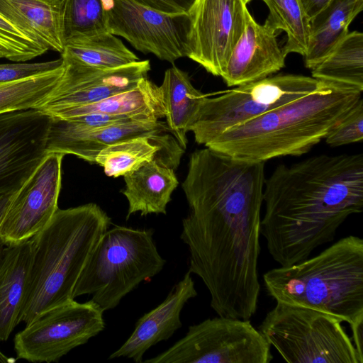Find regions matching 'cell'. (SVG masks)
Listing matches in <instances>:
<instances>
[{
  "instance_id": "cell-33",
  "label": "cell",
  "mask_w": 363,
  "mask_h": 363,
  "mask_svg": "<svg viewBox=\"0 0 363 363\" xmlns=\"http://www.w3.org/2000/svg\"><path fill=\"white\" fill-rule=\"evenodd\" d=\"M63 64L62 57L60 59L34 63H17L0 65V84L11 82L40 75L54 70Z\"/></svg>"
},
{
  "instance_id": "cell-29",
  "label": "cell",
  "mask_w": 363,
  "mask_h": 363,
  "mask_svg": "<svg viewBox=\"0 0 363 363\" xmlns=\"http://www.w3.org/2000/svg\"><path fill=\"white\" fill-rule=\"evenodd\" d=\"M64 64L48 72L0 84V114L40 107L57 86Z\"/></svg>"
},
{
  "instance_id": "cell-4",
  "label": "cell",
  "mask_w": 363,
  "mask_h": 363,
  "mask_svg": "<svg viewBox=\"0 0 363 363\" xmlns=\"http://www.w3.org/2000/svg\"><path fill=\"white\" fill-rule=\"evenodd\" d=\"M111 221L96 203L58 208L31 239L32 261L21 322L28 325L48 311L74 300L78 278Z\"/></svg>"
},
{
  "instance_id": "cell-22",
  "label": "cell",
  "mask_w": 363,
  "mask_h": 363,
  "mask_svg": "<svg viewBox=\"0 0 363 363\" xmlns=\"http://www.w3.org/2000/svg\"><path fill=\"white\" fill-rule=\"evenodd\" d=\"M123 177L125 187L122 193L128 203L126 219L138 212L142 216L167 213L172 194L179 184L174 169L154 160Z\"/></svg>"
},
{
  "instance_id": "cell-11",
  "label": "cell",
  "mask_w": 363,
  "mask_h": 363,
  "mask_svg": "<svg viewBox=\"0 0 363 363\" xmlns=\"http://www.w3.org/2000/svg\"><path fill=\"white\" fill-rule=\"evenodd\" d=\"M108 4L105 6L109 33L161 60L173 63L186 57L190 26L187 13H165L132 0H110Z\"/></svg>"
},
{
  "instance_id": "cell-2",
  "label": "cell",
  "mask_w": 363,
  "mask_h": 363,
  "mask_svg": "<svg viewBox=\"0 0 363 363\" xmlns=\"http://www.w3.org/2000/svg\"><path fill=\"white\" fill-rule=\"evenodd\" d=\"M260 234L280 267L308 258L363 208L362 154L315 155L264 180Z\"/></svg>"
},
{
  "instance_id": "cell-27",
  "label": "cell",
  "mask_w": 363,
  "mask_h": 363,
  "mask_svg": "<svg viewBox=\"0 0 363 363\" xmlns=\"http://www.w3.org/2000/svg\"><path fill=\"white\" fill-rule=\"evenodd\" d=\"M312 77L363 91V34L353 31L312 69Z\"/></svg>"
},
{
  "instance_id": "cell-7",
  "label": "cell",
  "mask_w": 363,
  "mask_h": 363,
  "mask_svg": "<svg viewBox=\"0 0 363 363\" xmlns=\"http://www.w3.org/2000/svg\"><path fill=\"white\" fill-rule=\"evenodd\" d=\"M342 322L315 309L277 302L257 329L289 363H363Z\"/></svg>"
},
{
  "instance_id": "cell-8",
  "label": "cell",
  "mask_w": 363,
  "mask_h": 363,
  "mask_svg": "<svg viewBox=\"0 0 363 363\" xmlns=\"http://www.w3.org/2000/svg\"><path fill=\"white\" fill-rule=\"evenodd\" d=\"M320 84L312 77L279 74L236 86L220 96H207L190 131L198 144L206 145L226 130L303 96Z\"/></svg>"
},
{
  "instance_id": "cell-16",
  "label": "cell",
  "mask_w": 363,
  "mask_h": 363,
  "mask_svg": "<svg viewBox=\"0 0 363 363\" xmlns=\"http://www.w3.org/2000/svg\"><path fill=\"white\" fill-rule=\"evenodd\" d=\"M285 58L277 33L257 23L250 13L220 77L228 86L252 82L279 71L285 66Z\"/></svg>"
},
{
  "instance_id": "cell-21",
  "label": "cell",
  "mask_w": 363,
  "mask_h": 363,
  "mask_svg": "<svg viewBox=\"0 0 363 363\" xmlns=\"http://www.w3.org/2000/svg\"><path fill=\"white\" fill-rule=\"evenodd\" d=\"M0 13L48 50L64 51L62 0H0Z\"/></svg>"
},
{
  "instance_id": "cell-20",
  "label": "cell",
  "mask_w": 363,
  "mask_h": 363,
  "mask_svg": "<svg viewBox=\"0 0 363 363\" xmlns=\"http://www.w3.org/2000/svg\"><path fill=\"white\" fill-rule=\"evenodd\" d=\"M31 261V239L6 246L0 262L1 341L21 322Z\"/></svg>"
},
{
  "instance_id": "cell-1",
  "label": "cell",
  "mask_w": 363,
  "mask_h": 363,
  "mask_svg": "<svg viewBox=\"0 0 363 363\" xmlns=\"http://www.w3.org/2000/svg\"><path fill=\"white\" fill-rule=\"evenodd\" d=\"M264 162L207 147L191 153L182 183L189 212L181 240L189 272L207 288L218 315L248 320L257 309Z\"/></svg>"
},
{
  "instance_id": "cell-25",
  "label": "cell",
  "mask_w": 363,
  "mask_h": 363,
  "mask_svg": "<svg viewBox=\"0 0 363 363\" xmlns=\"http://www.w3.org/2000/svg\"><path fill=\"white\" fill-rule=\"evenodd\" d=\"M363 9V0H331L310 20L305 66L313 69L348 34V27Z\"/></svg>"
},
{
  "instance_id": "cell-36",
  "label": "cell",
  "mask_w": 363,
  "mask_h": 363,
  "mask_svg": "<svg viewBox=\"0 0 363 363\" xmlns=\"http://www.w3.org/2000/svg\"><path fill=\"white\" fill-rule=\"evenodd\" d=\"M13 194H0V221ZM6 246V245L0 238V262L3 257Z\"/></svg>"
},
{
  "instance_id": "cell-19",
  "label": "cell",
  "mask_w": 363,
  "mask_h": 363,
  "mask_svg": "<svg viewBox=\"0 0 363 363\" xmlns=\"http://www.w3.org/2000/svg\"><path fill=\"white\" fill-rule=\"evenodd\" d=\"M184 151L172 134L161 138L138 136L106 146L95 161L106 175L116 178L154 160L176 169Z\"/></svg>"
},
{
  "instance_id": "cell-9",
  "label": "cell",
  "mask_w": 363,
  "mask_h": 363,
  "mask_svg": "<svg viewBox=\"0 0 363 363\" xmlns=\"http://www.w3.org/2000/svg\"><path fill=\"white\" fill-rule=\"evenodd\" d=\"M271 345L249 320L218 315L189 327L184 337L146 363H269Z\"/></svg>"
},
{
  "instance_id": "cell-17",
  "label": "cell",
  "mask_w": 363,
  "mask_h": 363,
  "mask_svg": "<svg viewBox=\"0 0 363 363\" xmlns=\"http://www.w3.org/2000/svg\"><path fill=\"white\" fill-rule=\"evenodd\" d=\"M191 274L188 271L160 305L138 319L130 337L108 359L125 357L142 363L151 347L167 340L182 327V310L189 300L197 296Z\"/></svg>"
},
{
  "instance_id": "cell-30",
  "label": "cell",
  "mask_w": 363,
  "mask_h": 363,
  "mask_svg": "<svg viewBox=\"0 0 363 363\" xmlns=\"http://www.w3.org/2000/svg\"><path fill=\"white\" fill-rule=\"evenodd\" d=\"M62 2L65 42L108 32L104 0H62Z\"/></svg>"
},
{
  "instance_id": "cell-12",
  "label": "cell",
  "mask_w": 363,
  "mask_h": 363,
  "mask_svg": "<svg viewBox=\"0 0 363 363\" xmlns=\"http://www.w3.org/2000/svg\"><path fill=\"white\" fill-rule=\"evenodd\" d=\"M249 14L242 0H194L188 13L186 57L220 77Z\"/></svg>"
},
{
  "instance_id": "cell-38",
  "label": "cell",
  "mask_w": 363,
  "mask_h": 363,
  "mask_svg": "<svg viewBox=\"0 0 363 363\" xmlns=\"http://www.w3.org/2000/svg\"><path fill=\"white\" fill-rule=\"evenodd\" d=\"M245 4L251 1L252 0H242Z\"/></svg>"
},
{
  "instance_id": "cell-3",
  "label": "cell",
  "mask_w": 363,
  "mask_h": 363,
  "mask_svg": "<svg viewBox=\"0 0 363 363\" xmlns=\"http://www.w3.org/2000/svg\"><path fill=\"white\" fill-rule=\"evenodd\" d=\"M362 93L321 81L316 90L226 130L205 147L249 162L304 155L325 138Z\"/></svg>"
},
{
  "instance_id": "cell-39",
  "label": "cell",
  "mask_w": 363,
  "mask_h": 363,
  "mask_svg": "<svg viewBox=\"0 0 363 363\" xmlns=\"http://www.w3.org/2000/svg\"><path fill=\"white\" fill-rule=\"evenodd\" d=\"M1 57H2V55H1V53L0 52V58H1Z\"/></svg>"
},
{
  "instance_id": "cell-6",
  "label": "cell",
  "mask_w": 363,
  "mask_h": 363,
  "mask_svg": "<svg viewBox=\"0 0 363 363\" xmlns=\"http://www.w3.org/2000/svg\"><path fill=\"white\" fill-rule=\"evenodd\" d=\"M151 229L115 225L101 236L90 254L73 291V297L91 295L104 311L116 308L142 281L163 269Z\"/></svg>"
},
{
  "instance_id": "cell-5",
  "label": "cell",
  "mask_w": 363,
  "mask_h": 363,
  "mask_svg": "<svg viewBox=\"0 0 363 363\" xmlns=\"http://www.w3.org/2000/svg\"><path fill=\"white\" fill-rule=\"evenodd\" d=\"M277 302L315 309L350 326L363 322V240L344 237L318 255L263 275Z\"/></svg>"
},
{
  "instance_id": "cell-10",
  "label": "cell",
  "mask_w": 363,
  "mask_h": 363,
  "mask_svg": "<svg viewBox=\"0 0 363 363\" xmlns=\"http://www.w3.org/2000/svg\"><path fill=\"white\" fill-rule=\"evenodd\" d=\"M104 312L91 300L79 303L74 299L48 311L15 335L17 358L58 362L104 330Z\"/></svg>"
},
{
  "instance_id": "cell-37",
  "label": "cell",
  "mask_w": 363,
  "mask_h": 363,
  "mask_svg": "<svg viewBox=\"0 0 363 363\" xmlns=\"http://www.w3.org/2000/svg\"><path fill=\"white\" fill-rule=\"evenodd\" d=\"M16 359H11L8 357L6 354H4L1 350H0V362L1 363H9V362H13Z\"/></svg>"
},
{
  "instance_id": "cell-18",
  "label": "cell",
  "mask_w": 363,
  "mask_h": 363,
  "mask_svg": "<svg viewBox=\"0 0 363 363\" xmlns=\"http://www.w3.org/2000/svg\"><path fill=\"white\" fill-rule=\"evenodd\" d=\"M165 123L150 118H131L86 131L60 132L49 129L46 151L70 154L91 164L104 147L138 136L156 138L169 135ZM170 133V132H169Z\"/></svg>"
},
{
  "instance_id": "cell-35",
  "label": "cell",
  "mask_w": 363,
  "mask_h": 363,
  "mask_svg": "<svg viewBox=\"0 0 363 363\" xmlns=\"http://www.w3.org/2000/svg\"><path fill=\"white\" fill-rule=\"evenodd\" d=\"M330 1L331 0H299L309 20L324 9Z\"/></svg>"
},
{
  "instance_id": "cell-26",
  "label": "cell",
  "mask_w": 363,
  "mask_h": 363,
  "mask_svg": "<svg viewBox=\"0 0 363 363\" xmlns=\"http://www.w3.org/2000/svg\"><path fill=\"white\" fill-rule=\"evenodd\" d=\"M61 57L84 66L102 69L140 60L116 35L109 32L67 40Z\"/></svg>"
},
{
  "instance_id": "cell-15",
  "label": "cell",
  "mask_w": 363,
  "mask_h": 363,
  "mask_svg": "<svg viewBox=\"0 0 363 363\" xmlns=\"http://www.w3.org/2000/svg\"><path fill=\"white\" fill-rule=\"evenodd\" d=\"M62 59V76L52 93L38 108L46 114L61 108L92 104L131 89L142 79L147 77L151 69L148 60L102 69Z\"/></svg>"
},
{
  "instance_id": "cell-28",
  "label": "cell",
  "mask_w": 363,
  "mask_h": 363,
  "mask_svg": "<svg viewBox=\"0 0 363 363\" xmlns=\"http://www.w3.org/2000/svg\"><path fill=\"white\" fill-rule=\"evenodd\" d=\"M269 13L264 25L272 31L284 30L287 40L281 48L286 57L296 52L305 55L310 38V20L299 0H262Z\"/></svg>"
},
{
  "instance_id": "cell-23",
  "label": "cell",
  "mask_w": 363,
  "mask_h": 363,
  "mask_svg": "<svg viewBox=\"0 0 363 363\" xmlns=\"http://www.w3.org/2000/svg\"><path fill=\"white\" fill-rule=\"evenodd\" d=\"M89 113L160 120L164 118V108L160 86L145 77L131 89L92 104L53 111L48 115L68 118Z\"/></svg>"
},
{
  "instance_id": "cell-24",
  "label": "cell",
  "mask_w": 363,
  "mask_h": 363,
  "mask_svg": "<svg viewBox=\"0 0 363 363\" xmlns=\"http://www.w3.org/2000/svg\"><path fill=\"white\" fill-rule=\"evenodd\" d=\"M159 86L165 123L171 134L185 150L186 134L207 95L193 86L187 72L174 65L165 71L162 83Z\"/></svg>"
},
{
  "instance_id": "cell-32",
  "label": "cell",
  "mask_w": 363,
  "mask_h": 363,
  "mask_svg": "<svg viewBox=\"0 0 363 363\" xmlns=\"http://www.w3.org/2000/svg\"><path fill=\"white\" fill-rule=\"evenodd\" d=\"M332 147L360 142L363 139V100L359 99L324 138Z\"/></svg>"
},
{
  "instance_id": "cell-14",
  "label": "cell",
  "mask_w": 363,
  "mask_h": 363,
  "mask_svg": "<svg viewBox=\"0 0 363 363\" xmlns=\"http://www.w3.org/2000/svg\"><path fill=\"white\" fill-rule=\"evenodd\" d=\"M51 118L30 108L0 114V194H13L47 155Z\"/></svg>"
},
{
  "instance_id": "cell-13",
  "label": "cell",
  "mask_w": 363,
  "mask_h": 363,
  "mask_svg": "<svg viewBox=\"0 0 363 363\" xmlns=\"http://www.w3.org/2000/svg\"><path fill=\"white\" fill-rule=\"evenodd\" d=\"M64 155L48 153L12 195L0 221V238L6 245L30 240L53 217L58 209Z\"/></svg>"
},
{
  "instance_id": "cell-34",
  "label": "cell",
  "mask_w": 363,
  "mask_h": 363,
  "mask_svg": "<svg viewBox=\"0 0 363 363\" xmlns=\"http://www.w3.org/2000/svg\"><path fill=\"white\" fill-rule=\"evenodd\" d=\"M139 4L169 13H187L194 0H132Z\"/></svg>"
},
{
  "instance_id": "cell-31",
  "label": "cell",
  "mask_w": 363,
  "mask_h": 363,
  "mask_svg": "<svg viewBox=\"0 0 363 363\" xmlns=\"http://www.w3.org/2000/svg\"><path fill=\"white\" fill-rule=\"evenodd\" d=\"M48 50L18 30L0 13V52L13 62H26Z\"/></svg>"
}]
</instances>
